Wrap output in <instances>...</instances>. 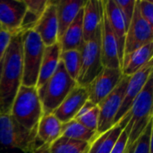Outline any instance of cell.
<instances>
[{"instance_id": "27", "label": "cell", "mask_w": 153, "mask_h": 153, "mask_svg": "<svg viewBox=\"0 0 153 153\" xmlns=\"http://www.w3.org/2000/svg\"><path fill=\"white\" fill-rule=\"evenodd\" d=\"M99 117H100L99 107L88 100L74 119L79 122L80 124H82L86 128L97 132Z\"/></svg>"}, {"instance_id": "6", "label": "cell", "mask_w": 153, "mask_h": 153, "mask_svg": "<svg viewBox=\"0 0 153 153\" xmlns=\"http://www.w3.org/2000/svg\"><path fill=\"white\" fill-rule=\"evenodd\" d=\"M22 85L36 87L45 46L39 36L33 30H26L22 35Z\"/></svg>"}, {"instance_id": "12", "label": "cell", "mask_w": 153, "mask_h": 153, "mask_svg": "<svg viewBox=\"0 0 153 153\" xmlns=\"http://www.w3.org/2000/svg\"><path fill=\"white\" fill-rule=\"evenodd\" d=\"M100 50L101 61L104 68L121 69L117 41L110 28L104 11L100 26Z\"/></svg>"}, {"instance_id": "28", "label": "cell", "mask_w": 153, "mask_h": 153, "mask_svg": "<svg viewBox=\"0 0 153 153\" xmlns=\"http://www.w3.org/2000/svg\"><path fill=\"white\" fill-rule=\"evenodd\" d=\"M60 61L68 75L74 81H77L81 68V52L80 50L61 51Z\"/></svg>"}, {"instance_id": "30", "label": "cell", "mask_w": 153, "mask_h": 153, "mask_svg": "<svg viewBox=\"0 0 153 153\" xmlns=\"http://www.w3.org/2000/svg\"><path fill=\"white\" fill-rule=\"evenodd\" d=\"M118 8L120 9L125 21L126 22L127 28L132 21L134 8H135V3L136 0H114Z\"/></svg>"}, {"instance_id": "5", "label": "cell", "mask_w": 153, "mask_h": 153, "mask_svg": "<svg viewBox=\"0 0 153 153\" xmlns=\"http://www.w3.org/2000/svg\"><path fill=\"white\" fill-rule=\"evenodd\" d=\"M76 85V81L68 75L60 61L54 74L41 87L37 89L43 115L52 114Z\"/></svg>"}, {"instance_id": "7", "label": "cell", "mask_w": 153, "mask_h": 153, "mask_svg": "<svg viewBox=\"0 0 153 153\" xmlns=\"http://www.w3.org/2000/svg\"><path fill=\"white\" fill-rule=\"evenodd\" d=\"M80 52L81 68L76 82L85 88L104 68L101 61L100 29L92 39L83 42Z\"/></svg>"}, {"instance_id": "17", "label": "cell", "mask_w": 153, "mask_h": 153, "mask_svg": "<svg viewBox=\"0 0 153 153\" xmlns=\"http://www.w3.org/2000/svg\"><path fill=\"white\" fill-rule=\"evenodd\" d=\"M103 14V1L87 0L83 6V41L92 39L100 29Z\"/></svg>"}, {"instance_id": "24", "label": "cell", "mask_w": 153, "mask_h": 153, "mask_svg": "<svg viewBox=\"0 0 153 153\" xmlns=\"http://www.w3.org/2000/svg\"><path fill=\"white\" fill-rule=\"evenodd\" d=\"M50 0H24L26 12L22 19L20 31L33 30L40 16L45 12Z\"/></svg>"}, {"instance_id": "23", "label": "cell", "mask_w": 153, "mask_h": 153, "mask_svg": "<svg viewBox=\"0 0 153 153\" xmlns=\"http://www.w3.org/2000/svg\"><path fill=\"white\" fill-rule=\"evenodd\" d=\"M60 54L61 47L59 42L49 47H45L36 85L37 89L41 87L54 74L60 62Z\"/></svg>"}, {"instance_id": "34", "label": "cell", "mask_w": 153, "mask_h": 153, "mask_svg": "<svg viewBox=\"0 0 153 153\" xmlns=\"http://www.w3.org/2000/svg\"><path fill=\"white\" fill-rule=\"evenodd\" d=\"M49 146L48 145H38L30 153H49Z\"/></svg>"}, {"instance_id": "2", "label": "cell", "mask_w": 153, "mask_h": 153, "mask_svg": "<svg viewBox=\"0 0 153 153\" xmlns=\"http://www.w3.org/2000/svg\"><path fill=\"white\" fill-rule=\"evenodd\" d=\"M152 108L153 75H152L127 114L129 120L124 129L127 134V145L125 153L129 152L134 143L143 133L149 123L153 120Z\"/></svg>"}, {"instance_id": "25", "label": "cell", "mask_w": 153, "mask_h": 153, "mask_svg": "<svg viewBox=\"0 0 153 153\" xmlns=\"http://www.w3.org/2000/svg\"><path fill=\"white\" fill-rule=\"evenodd\" d=\"M61 136L75 141L92 143L99 135L96 131L90 130L76 120L73 119L65 124H62Z\"/></svg>"}, {"instance_id": "19", "label": "cell", "mask_w": 153, "mask_h": 153, "mask_svg": "<svg viewBox=\"0 0 153 153\" xmlns=\"http://www.w3.org/2000/svg\"><path fill=\"white\" fill-rule=\"evenodd\" d=\"M129 117L126 115L117 124L114 125L109 130L100 134L92 143H91L88 153H110L117 142L121 133L125 129Z\"/></svg>"}, {"instance_id": "11", "label": "cell", "mask_w": 153, "mask_h": 153, "mask_svg": "<svg viewBox=\"0 0 153 153\" xmlns=\"http://www.w3.org/2000/svg\"><path fill=\"white\" fill-rule=\"evenodd\" d=\"M153 41V26L150 25L140 14L137 0L132 21L127 28L124 55Z\"/></svg>"}, {"instance_id": "3", "label": "cell", "mask_w": 153, "mask_h": 153, "mask_svg": "<svg viewBox=\"0 0 153 153\" xmlns=\"http://www.w3.org/2000/svg\"><path fill=\"white\" fill-rule=\"evenodd\" d=\"M36 130H28L10 114H0V153H30L37 146Z\"/></svg>"}, {"instance_id": "26", "label": "cell", "mask_w": 153, "mask_h": 153, "mask_svg": "<svg viewBox=\"0 0 153 153\" xmlns=\"http://www.w3.org/2000/svg\"><path fill=\"white\" fill-rule=\"evenodd\" d=\"M91 143L60 136L49 145V153H88Z\"/></svg>"}, {"instance_id": "22", "label": "cell", "mask_w": 153, "mask_h": 153, "mask_svg": "<svg viewBox=\"0 0 153 153\" xmlns=\"http://www.w3.org/2000/svg\"><path fill=\"white\" fill-rule=\"evenodd\" d=\"M82 13L83 8L79 12L75 19L58 39L61 47V51L80 50L82 47L84 42L82 30Z\"/></svg>"}, {"instance_id": "10", "label": "cell", "mask_w": 153, "mask_h": 153, "mask_svg": "<svg viewBox=\"0 0 153 153\" xmlns=\"http://www.w3.org/2000/svg\"><path fill=\"white\" fill-rule=\"evenodd\" d=\"M152 73L153 59L151 60L147 65H145L136 74H134L130 77L125 91V96L122 104L114 119V125L117 124L124 117H126L128 114L134 100H136L140 92L143 91L149 78L152 75Z\"/></svg>"}, {"instance_id": "31", "label": "cell", "mask_w": 153, "mask_h": 153, "mask_svg": "<svg viewBox=\"0 0 153 153\" xmlns=\"http://www.w3.org/2000/svg\"><path fill=\"white\" fill-rule=\"evenodd\" d=\"M141 16L153 26V3L149 0H137Z\"/></svg>"}, {"instance_id": "32", "label": "cell", "mask_w": 153, "mask_h": 153, "mask_svg": "<svg viewBox=\"0 0 153 153\" xmlns=\"http://www.w3.org/2000/svg\"><path fill=\"white\" fill-rule=\"evenodd\" d=\"M12 37H13V34H11L10 32L6 30L0 31V65L6 52V49L10 44Z\"/></svg>"}, {"instance_id": "8", "label": "cell", "mask_w": 153, "mask_h": 153, "mask_svg": "<svg viewBox=\"0 0 153 153\" xmlns=\"http://www.w3.org/2000/svg\"><path fill=\"white\" fill-rule=\"evenodd\" d=\"M129 79L130 77L128 76H123L121 82L115 88V90L109 93L99 105H97L100 108L97 129L98 135L109 130L114 126V119L122 104Z\"/></svg>"}, {"instance_id": "15", "label": "cell", "mask_w": 153, "mask_h": 153, "mask_svg": "<svg viewBox=\"0 0 153 153\" xmlns=\"http://www.w3.org/2000/svg\"><path fill=\"white\" fill-rule=\"evenodd\" d=\"M26 12L24 0H0V24L11 34L20 32Z\"/></svg>"}, {"instance_id": "33", "label": "cell", "mask_w": 153, "mask_h": 153, "mask_svg": "<svg viewBox=\"0 0 153 153\" xmlns=\"http://www.w3.org/2000/svg\"><path fill=\"white\" fill-rule=\"evenodd\" d=\"M126 145H127V134L126 133L125 130H123L110 153H125Z\"/></svg>"}, {"instance_id": "9", "label": "cell", "mask_w": 153, "mask_h": 153, "mask_svg": "<svg viewBox=\"0 0 153 153\" xmlns=\"http://www.w3.org/2000/svg\"><path fill=\"white\" fill-rule=\"evenodd\" d=\"M123 78L121 69L103 68L102 71L85 87L88 100L94 105H99L115 88Z\"/></svg>"}, {"instance_id": "13", "label": "cell", "mask_w": 153, "mask_h": 153, "mask_svg": "<svg viewBox=\"0 0 153 153\" xmlns=\"http://www.w3.org/2000/svg\"><path fill=\"white\" fill-rule=\"evenodd\" d=\"M87 101L88 93L86 88L76 85L52 114L62 124H65L76 117Z\"/></svg>"}, {"instance_id": "35", "label": "cell", "mask_w": 153, "mask_h": 153, "mask_svg": "<svg viewBox=\"0 0 153 153\" xmlns=\"http://www.w3.org/2000/svg\"><path fill=\"white\" fill-rule=\"evenodd\" d=\"M2 30H3V28H2V26H1V24H0V31H2Z\"/></svg>"}, {"instance_id": "16", "label": "cell", "mask_w": 153, "mask_h": 153, "mask_svg": "<svg viewBox=\"0 0 153 153\" xmlns=\"http://www.w3.org/2000/svg\"><path fill=\"white\" fill-rule=\"evenodd\" d=\"M103 11L110 25V28L117 39L119 57L122 63V59L124 56V50H125L126 35L127 30L126 22L125 21V18L120 9L118 8V6L117 5L114 0L103 1Z\"/></svg>"}, {"instance_id": "14", "label": "cell", "mask_w": 153, "mask_h": 153, "mask_svg": "<svg viewBox=\"0 0 153 153\" xmlns=\"http://www.w3.org/2000/svg\"><path fill=\"white\" fill-rule=\"evenodd\" d=\"M33 30L39 36L45 47H49L58 42V21L55 0H50Z\"/></svg>"}, {"instance_id": "20", "label": "cell", "mask_w": 153, "mask_h": 153, "mask_svg": "<svg viewBox=\"0 0 153 153\" xmlns=\"http://www.w3.org/2000/svg\"><path fill=\"white\" fill-rule=\"evenodd\" d=\"M85 0H55L58 21V39L83 8Z\"/></svg>"}, {"instance_id": "29", "label": "cell", "mask_w": 153, "mask_h": 153, "mask_svg": "<svg viewBox=\"0 0 153 153\" xmlns=\"http://www.w3.org/2000/svg\"><path fill=\"white\" fill-rule=\"evenodd\" d=\"M153 120L149 123L139 139L134 143L127 153H152Z\"/></svg>"}, {"instance_id": "21", "label": "cell", "mask_w": 153, "mask_h": 153, "mask_svg": "<svg viewBox=\"0 0 153 153\" xmlns=\"http://www.w3.org/2000/svg\"><path fill=\"white\" fill-rule=\"evenodd\" d=\"M61 129L62 123L53 114L43 115L37 126V146L52 144L61 136Z\"/></svg>"}, {"instance_id": "1", "label": "cell", "mask_w": 153, "mask_h": 153, "mask_svg": "<svg viewBox=\"0 0 153 153\" xmlns=\"http://www.w3.org/2000/svg\"><path fill=\"white\" fill-rule=\"evenodd\" d=\"M22 32L13 34L0 65V114H9L13 101L22 86Z\"/></svg>"}, {"instance_id": "4", "label": "cell", "mask_w": 153, "mask_h": 153, "mask_svg": "<svg viewBox=\"0 0 153 153\" xmlns=\"http://www.w3.org/2000/svg\"><path fill=\"white\" fill-rule=\"evenodd\" d=\"M9 114L24 128L36 130L43 117V108L37 88L22 85L13 101Z\"/></svg>"}, {"instance_id": "18", "label": "cell", "mask_w": 153, "mask_h": 153, "mask_svg": "<svg viewBox=\"0 0 153 153\" xmlns=\"http://www.w3.org/2000/svg\"><path fill=\"white\" fill-rule=\"evenodd\" d=\"M153 41L149 42L123 56L121 72L123 76L131 77L152 60Z\"/></svg>"}]
</instances>
